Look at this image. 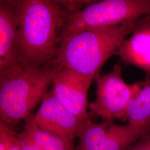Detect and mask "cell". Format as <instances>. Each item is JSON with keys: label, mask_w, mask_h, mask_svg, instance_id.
I'll list each match as a JSON object with an SVG mask.
<instances>
[{"label": "cell", "mask_w": 150, "mask_h": 150, "mask_svg": "<svg viewBox=\"0 0 150 150\" xmlns=\"http://www.w3.org/2000/svg\"><path fill=\"white\" fill-rule=\"evenodd\" d=\"M126 150H150V134L138 140Z\"/></svg>", "instance_id": "cell-15"}, {"label": "cell", "mask_w": 150, "mask_h": 150, "mask_svg": "<svg viewBox=\"0 0 150 150\" xmlns=\"http://www.w3.org/2000/svg\"><path fill=\"white\" fill-rule=\"evenodd\" d=\"M93 77L73 70L61 68L54 77L51 88L54 95L70 112L81 120L90 118L87 95Z\"/></svg>", "instance_id": "cell-8"}, {"label": "cell", "mask_w": 150, "mask_h": 150, "mask_svg": "<svg viewBox=\"0 0 150 150\" xmlns=\"http://www.w3.org/2000/svg\"><path fill=\"white\" fill-rule=\"evenodd\" d=\"M32 120L40 129L59 136L72 146L86 121L81 120L66 109L54 96L52 88L45 95Z\"/></svg>", "instance_id": "cell-7"}, {"label": "cell", "mask_w": 150, "mask_h": 150, "mask_svg": "<svg viewBox=\"0 0 150 150\" xmlns=\"http://www.w3.org/2000/svg\"><path fill=\"white\" fill-rule=\"evenodd\" d=\"M118 55L123 64L139 68L150 77V16L142 18L121 45Z\"/></svg>", "instance_id": "cell-10"}, {"label": "cell", "mask_w": 150, "mask_h": 150, "mask_svg": "<svg viewBox=\"0 0 150 150\" xmlns=\"http://www.w3.org/2000/svg\"><path fill=\"white\" fill-rule=\"evenodd\" d=\"M147 16H150V0L92 2L66 18L59 41L67 35L82 31L118 26Z\"/></svg>", "instance_id": "cell-4"}, {"label": "cell", "mask_w": 150, "mask_h": 150, "mask_svg": "<svg viewBox=\"0 0 150 150\" xmlns=\"http://www.w3.org/2000/svg\"><path fill=\"white\" fill-rule=\"evenodd\" d=\"M150 129L120 125L105 120L96 123L90 118L83 124L78 137V150H126L141 138L150 134Z\"/></svg>", "instance_id": "cell-6"}, {"label": "cell", "mask_w": 150, "mask_h": 150, "mask_svg": "<svg viewBox=\"0 0 150 150\" xmlns=\"http://www.w3.org/2000/svg\"><path fill=\"white\" fill-rule=\"evenodd\" d=\"M18 139L20 150H42L29 139L22 132L18 134Z\"/></svg>", "instance_id": "cell-14"}, {"label": "cell", "mask_w": 150, "mask_h": 150, "mask_svg": "<svg viewBox=\"0 0 150 150\" xmlns=\"http://www.w3.org/2000/svg\"><path fill=\"white\" fill-rule=\"evenodd\" d=\"M91 1L18 0V47L20 61L53 64L66 18Z\"/></svg>", "instance_id": "cell-1"}, {"label": "cell", "mask_w": 150, "mask_h": 150, "mask_svg": "<svg viewBox=\"0 0 150 150\" xmlns=\"http://www.w3.org/2000/svg\"><path fill=\"white\" fill-rule=\"evenodd\" d=\"M96 82V96L88 107L92 113L103 121L127 120V110L132 100L142 88V81L127 84L122 78V69L116 64L107 74H98Z\"/></svg>", "instance_id": "cell-5"}, {"label": "cell", "mask_w": 150, "mask_h": 150, "mask_svg": "<svg viewBox=\"0 0 150 150\" xmlns=\"http://www.w3.org/2000/svg\"><path fill=\"white\" fill-rule=\"evenodd\" d=\"M0 150H20L18 134L7 125L0 122Z\"/></svg>", "instance_id": "cell-13"}, {"label": "cell", "mask_w": 150, "mask_h": 150, "mask_svg": "<svg viewBox=\"0 0 150 150\" xmlns=\"http://www.w3.org/2000/svg\"><path fill=\"white\" fill-rule=\"evenodd\" d=\"M142 88L129 105L127 117L129 125L150 129V77L142 81Z\"/></svg>", "instance_id": "cell-11"}, {"label": "cell", "mask_w": 150, "mask_h": 150, "mask_svg": "<svg viewBox=\"0 0 150 150\" xmlns=\"http://www.w3.org/2000/svg\"><path fill=\"white\" fill-rule=\"evenodd\" d=\"M17 1H0V72L20 61Z\"/></svg>", "instance_id": "cell-9"}, {"label": "cell", "mask_w": 150, "mask_h": 150, "mask_svg": "<svg viewBox=\"0 0 150 150\" xmlns=\"http://www.w3.org/2000/svg\"><path fill=\"white\" fill-rule=\"evenodd\" d=\"M60 69L54 64L38 66L20 61L0 72L1 122L12 125L30 117Z\"/></svg>", "instance_id": "cell-3"}, {"label": "cell", "mask_w": 150, "mask_h": 150, "mask_svg": "<svg viewBox=\"0 0 150 150\" xmlns=\"http://www.w3.org/2000/svg\"><path fill=\"white\" fill-rule=\"evenodd\" d=\"M27 137L42 150H76L74 146L59 136L40 129L32 117L25 120L22 131Z\"/></svg>", "instance_id": "cell-12"}, {"label": "cell", "mask_w": 150, "mask_h": 150, "mask_svg": "<svg viewBox=\"0 0 150 150\" xmlns=\"http://www.w3.org/2000/svg\"><path fill=\"white\" fill-rule=\"evenodd\" d=\"M142 18L118 26L82 31L61 38L54 64L95 79L107 60L118 54L121 45Z\"/></svg>", "instance_id": "cell-2"}]
</instances>
